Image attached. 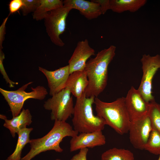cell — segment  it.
I'll list each match as a JSON object with an SVG mask.
<instances>
[{
	"instance_id": "f1b7e54d",
	"label": "cell",
	"mask_w": 160,
	"mask_h": 160,
	"mask_svg": "<svg viewBox=\"0 0 160 160\" xmlns=\"http://www.w3.org/2000/svg\"><path fill=\"white\" fill-rule=\"evenodd\" d=\"M155 160H160V155H159V158Z\"/></svg>"
},
{
	"instance_id": "d6986e66",
	"label": "cell",
	"mask_w": 160,
	"mask_h": 160,
	"mask_svg": "<svg viewBox=\"0 0 160 160\" xmlns=\"http://www.w3.org/2000/svg\"><path fill=\"white\" fill-rule=\"evenodd\" d=\"M63 6L61 0H40L39 6L33 12V18L37 21L44 19L48 12Z\"/></svg>"
},
{
	"instance_id": "4fadbf2b",
	"label": "cell",
	"mask_w": 160,
	"mask_h": 160,
	"mask_svg": "<svg viewBox=\"0 0 160 160\" xmlns=\"http://www.w3.org/2000/svg\"><path fill=\"white\" fill-rule=\"evenodd\" d=\"M105 143V138L101 130L80 133L71 140L70 151L72 152L84 148H93L103 145Z\"/></svg>"
},
{
	"instance_id": "484cf974",
	"label": "cell",
	"mask_w": 160,
	"mask_h": 160,
	"mask_svg": "<svg viewBox=\"0 0 160 160\" xmlns=\"http://www.w3.org/2000/svg\"><path fill=\"white\" fill-rule=\"evenodd\" d=\"M88 150L87 148L80 150L79 152L73 156L70 160H87Z\"/></svg>"
},
{
	"instance_id": "5bb4252c",
	"label": "cell",
	"mask_w": 160,
	"mask_h": 160,
	"mask_svg": "<svg viewBox=\"0 0 160 160\" xmlns=\"http://www.w3.org/2000/svg\"><path fill=\"white\" fill-rule=\"evenodd\" d=\"M63 2L64 6L78 10L81 15L88 20L97 18L103 14L100 5L92 0H65Z\"/></svg>"
},
{
	"instance_id": "ffe728a7",
	"label": "cell",
	"mask_w": 160,
	"mask_h": 160,
	"mask_svg": "<svg viewBox=\"0 0 160 160\" xmlns=\"http://www.w3.org/2000/svg\"><path fill=\"white\" fill-rule=\"evenodd\" d=\"M101 160H134L133 153L128 149L113 148L104 152Z\"/></svg>"
},
{
	"instance_id": "ba28073f",
	"label": "cell",
	"mask_w": 160,
	"mask_h": 160,
	"mask_svg": "<svg viewBox=\"0 0 160 160\" xmlns=\"http://www.w3.org/2000/svg\"><path fill=\"white\" fill-rule=\"evenodd\" d=\"M140 61L143 74L138 89L145 100L150 103L155 101L152 94V82L155 74L160 68V55L144 54Z\"/></svg>"
},
{
	"instance_id": "7402d4cb",
	"label": "cell",
	"mask_w": 160,
	"mask_h": 160,
	"mask_svg": "<svg viewBox=\"0 0 160 160\" xmlns=\"http://www.w3.org/2000/svg\"><path fill=\"white\" fill-rule=\"evenodd\" d=\"M148 115L152 128L160 133V104L155 100L150 103Z\"/></svg>"
},
{
	"instance_id": "ac0fdd59",
	"label": "cell",
	"mask_w": 160,
	"mask_h": 160,
	"mask_svg": "<svg viewBox=\"0 0 160 160\" xmlns=\"http://www.w3.org/2000/svg\"><path fill=\"white\" fill-rule=\"evenodd\" d=\"M33 128H26L20 130L17 133L18 137L15 148L13 153L6 160H21L22 151L30 140V134Z\"/></svg>"
},
{
	"instance_id": "8992f818",
	"label": "cell",
	"mask_w": 160,
	"mask_h": 160,
	"mask_svg": "<svg viewBox=\"0 0 160 160\" xmlns=\"http://www.w3.org/2000/svg\"><path fill=\"white\" fill-rule=\"evenodd\" d=\"M69 90L64 89L44 102L43 107L51 111L52 120L66 121L73 114V99Z\"/></svg>"
},
{
	"instance_id": "83f0119b",
	"label": "cell",
	"mask_w": 160,
	"mask_h": 160,
	"mask_svg": "<svg viewBox=\"0 0 160 160\" xmlns=\"http://www.w3.org/2000/svg\"><path fill=\"white\" fill-rule=\"evenodd\" d=\"M92 1L98 3L101 7L103 14H104L108 9H110V0H92Z\"/></svg>"
},
{
	"instance_id": "2e32d148",
	"label": "cell",
	"mask_w": 160,
	"mask_h": 160,
	"mask_svg": "<svg viewBox=\"0 0 160 160\" xmlns=\"http://www.w3.org/2000/svg\"><path fill=\"white\" fill-rule=\"evenodd\" d=\"M86 72L84 70L70 74L65 87L76 98L81 97L88 85Z\"/></svg>"
},
{
	"instance_id": "6da1fadb",
	"label": "cell",
	"mask_w": 160,
	"mask_h": 160,
	"mask_svg": "<svg viewBox=\"0 0 160 160\" xmlns=\"http://www.w3.org/2000/svg\"><path fill=\"white\" fill-rule=\"evenodd\" d=\"M116 48L111 45L98 52L94 57L87 61L84 69L89 82L85 92L87 97H97L105 89L108 66L115 56Z\"/></svg>"
},
{
	"instance_id": "7c38bea8",
	"label": "cell",
	"mask_w": 160,
	"mask_h": 160,
	"mask_svg": "<svg viewBox=\"0 0 160 160\" xmlns=\"http://www.w3.org/2000/svg\"><path fill=\"white\" fill-rule=\"evenodd\" d=\"M39 70L46 76L52 96L65 89L70 75L68 65L54 71H49L41 67Z\"/></svg>"
},
{
	"instance_id": "4316f807",
	"label": "cell",
	"mask_w": 160,
	"mask_h": 160,
	"mask_svg": "<svg viewBox=\"0 0 160 160\" xmlns=\"http://www.w3.org/2000/svg\"><path fill=\"white\" fill-rule=\"evenodd\" d=\"M8 16L4 20L0 27V49L3 48L2 44L4 39L6 32V25L8 18Z\"/></svg>"
},
{
	"instance_id": "d4e9b609",
	"label": "cell",
	"mask_w": 160,
	"mask_h": 160,
	"mask_svg": "<svg viewBox=\"0 0 160 160\" xmlns=\"http://www.w3.org/2000/svg\"><path fill=\"white\" fill-rule=\"evenodd\" d=\"M23 5V0H12L9 4V15L13 14L21 9Z\"/></svg>"
},
{
	"instance_id": "44dd1931",
	"label": "cell",
	"mask_w": 160,
	"mask_h": 160,
	"mask_svg": "<svg viewBox=\"0 0 160 160\" xmlns=\"http://www.w3.org/2000/svg\"><path fill=\"white\" fill-rule=\"evenodd\" d=\"M144 150L153 154L160 155V133L153 128Z\"/></svg>"
},
{
	"instance_id": "30bf717a",
	"label": "cell",
	"mask_w": 160,
	"mask_h": 160,
	"mask_svg": "<svg viewBox=\"0 0 160 160\" xmlns=\"http://www.w3.org/2000/svg\"><path fill=\"white\" fill-rule=\"evenodd\" d=\"M125 102L131 121L148 115L149 103L145 100L138 89L132 86L128 91Z\"/></svg>"
},
{
	"instance_id": "f546056e",
	"label": "cell",
	"mask_w": 160,
	"mask_h": 160,
	"mask_svg": "<svg viewBox=\"0 0 160 160\" xmlns=\"http://www.w3.org/2000/svg\"><path fill=\"white\" fill-rule=\"evenodd\" d=\"M55 160H61L60 159H56Z\"/></svg>"
},
{
	"instance_id": "9a60e30c",
	"label": "cell",
	"mask_w": 160,
	"mask_h": 160,
	"mask_svg": "<svg viewBox=\"0 0 160 160\" xmlns=\"http://www.w3.org/2000/svg\"><path fill=\"white\" fill-rule=\"evenodd\" d=\"M0 118L5 121L3 126L8 129L12 137L20 130L27 128L32 123V116L28 109L23 108L22 111L17 116L13 117L11 119H7L4 115L0 114Z\"/></svg>"
},
{
	"instance_id": "e0dca14e",
	"label": "cell",
	"mask_w": 160,
	"mask_h": 160,
	"mask_svg": "<svg viewBox=\"0 0 160 160\" xmlns=\"http://www.w3.org/2000/svg\"><path fill=\"white\" fill-rule=\"evenodd\" d=\"M147 2L146 0H110V9L118 13L127 11L135 12Z\"/></svg>"
},
{
	"instance_id": "7a4b0ae2",
	"label": "cell",
	"mask_w": 160,
	"mask_h": 160,
	"mask_svg": "<svg viewBox=\"0 0 160 160\" xmlns=\"http://www.w3.org/2000/svg\"><path fill=\"white\" fill-rule=\"evenodd\" d=\"M78 134L66 121H55L53 127L46 135L40 138L30 140V150L21 160H31L40 153L48 151L62 152L63 150L60 144L63 139L67 136L75 137Z\"/></svg>"
},
{
	"instance_id": "8fae6325",
	"label": "cell",
	"mask_w": 160,
	"mask_h": 160,
	"mask_svg": "<svg viewBox=\"0 0 160 160\" xmlns=\"http://www.w3.org/2000/svg\"><path fill=\"white\" fill-rule=\"evenodd\" d=\"M95 52L87 39L78 41L68 62L70 74L84 70L88 59L95 55Z\"/></svg>"
},
{
	"instance_id": "277c9868",
	"label": "cell",
	"mask_w": 160,
	"mask_h": 160,
	"mask_svg": "<svg viewBox=\"0 0 160 160\" xmlns=\"http://www.w3.org/2000/svg\"><path fill=\"white\" fill-rule=\"evenodd\" d=\"M95 98L87 97L84 92L76 98L72 121L74 129L78 133L102 131L106 125L102 118L94 114L92 105Z\"/></svg>"
},
{
	"instance_id": "cb8c5ba5",
	"label": "cell",
	"mask_w": 160,
	"mask_h": 160,
	"mask_svg": "<svg viewBox=\"0 0 160 160\" xmlns=\"http://www.w3.org/2000/svg\"><path fill=\"white\" fill-rule=\"evenodd\" d=\"M5 58L4 55L2 51L0 49V71L2 74L3 78L5 80L6 82L9 85V87L10 88L13 87L15 85L18 84L17 82H15L11 80L8 76L4 69L3 62Z\"/></svg>"
},
{
	"instance_id": "3957f363",
	"label": "cell",
	"mask_w": 160,
	"mask_h": 160,
	"mask_svg": "<svg viewBox=\"0 0 160 160\" xmlns=\"http://www.w3.org/2000/svg\"><path fill=\"white\" fill-rule=\"evenodd\" d=\"M94 104L97 115L104 120L106 125L120 135L128 132L131 121L124 97L119 98L110 103L103 101L95 97Z\"/></svg>"
},
{
	"instance_id": "603a6c76",
	"label": "cell",
	"mask_w": 160,
	"mask_h": 160,
	"mask_svg": "<svg viewBox=\"0 0 160 160\" xmlns=\"http://www.w3.org/2000/svg\"><path fill=\"white\" fill-rule=\"evenodd\" d=\"M23 5L21 9L23 16L34 12L40 4V0H23Z\"/></svg>"
},
{
	"instance_id": "5b68a950",
	"label": "cell",
	"mask_w": 160,
	"mask_h": 160,
	"mask_svg": "<svg viewBox=\"0 0 160 160\" xmlns=\"http://www.w3.org/2000/svg\"><path fill=\"white\" fill-rule=\"evenodd\" d=\"M33 81L29 82L14 91H8L0 88V92L7 103L13 117L18 115L21 112L24 102L29 99L44 100L48 94L46 89L41 86L31 87V91L25 90Z\"/></svg>"
},
{
	"instance_id": "9c48e42d",
	"label": "cell",
	"mask_w": 160,
	"mask_h": 160,
	"mask_svg": "<svg viewBox=\"0 0 160 160\" xmlns=\"http://www.w3.org/2000/svg\"><path fill=\"white\" fill-rule=\"evenodd\" d=\"M152 129L148 115L131 121L128 132L130 142L134 148L144 150Z\"/></svg>"
},
{
	"instance_id": "52a82bcc",
	"label": "cell",
	"mask_w": 160,
	"mask_h": 160,
	"mask_svg": "<svg viewBox=\"0 0 160 160\" xmlns=\"http://www.w3.org/2000/svg\"><path fill=\"white\" fill-rule=\"evenodd\" d=\"M72 9L64 6L48 12L44 19L46 32L51 41L57 46L65 45L60 36L65 31L66 19Z\"/></svg>"
}]
</instances>
